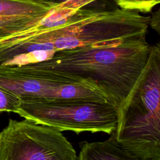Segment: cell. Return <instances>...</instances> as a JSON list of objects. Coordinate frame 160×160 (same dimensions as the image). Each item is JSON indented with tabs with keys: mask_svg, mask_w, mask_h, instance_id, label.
I'll use <instances>...</instances> for the list:
<instances>
[{
	"mask_svg": "<svg viewBox=\"0 0 160 160\" xmlns=\"http://www.w3.org/2000/svg\"><path fill=\"white\" fill-rule=\"evenodd\" d=\"M150 17L134 11L84 7L65 22L48 29L37 26L4 39L0 56L6 63L18 64L28 59L81 48L116 46L146 37Z\"/></svg>",
	"mask_w": 160,
	"mask_h": 160,
	"instance_id": "obj_1",
	"label": "cell"
},
{
	"mask_svg": "<svg viewBox=\"0 0 160 160\" xmlns=\"http://www.w3.org/2000/svg\"><path fill=\"white\" fill-rule=\"evenodd\" d=\"M119 8L137 11L138 12H151L160 0H114Z\"/></svg>",
	"mask_w": 160,
	"mask_h": 160,
	"instance_id": "obj_9",
	"label": "cell"
},
{
	"mask_svg": "<svg viewBox=\"0 0 160 160\" xmlns=\"http://www.w3.org/2000/svg\"><path fill=\"white\" fill-rule=\"evenodd\" d=\"M149 26L155 29L158 33H159V11H156L150 18Z\"/></svg>",
	"mask_w": 160,
	"mask_h": 160,
	"instance_id": "obj_12",
	"label": "cell"
},
{
	"mask_svg": "<svg viewBox=\"0 0 160 160\" xmlns=\"http://www.w3.org/2000/svg\"><path fill=\"white\" fill-rule=\"evenodd\" d=\"M53 8L24 0H0V41L38 25Z\"/></svg>",
	"mask_w": 160,
	"mask_h": 160,
	"instance_id": "obj_7",
	"label": "cell"
},
{
	"mask_svg": "<svg viewBox=\"0 0 160 160\" xmlns=\"http://www.w3.org/2000/svg\"><path fill=\"white\" fill-rule=\"evenodd\" d=\"M78 160H142L119 146L114 132L102 141H82Z\"/></svg>",
	"mask_w": 160,
	"mask_h": 160,
	"instance_id": "obj_8",
	"label": "cell"
},
{
	"mask_svg": "<svg viewBox=\"0 0 160 160\" xmlns=\"http://www.w3.org/2000/svg\"><path fill=\"white\" fill-rule=\"evenodd\" d=\"M152 46L146 37H142L116 46L59 51L47 61L32 64L86 81L119 109L129 101L144 79Z\"/></svg>",
	"mask_w": 160,
	"mask_h": 160,
	"instance_id": "obj_2",
	"label": "cell"
},
{
	"mask_svg": "<svg viewBox=\"0 0 160 160\" xmlns=\"http://www.w3.org/2000/svg\"><path fill=\"white\" fill-rule=\"evenodd\" d=\"M32 3L40 4L45 6H48L51 8L55 7L59 4H61L68 0H24Z\"/></svg>",
	"mask_w": 160,
	"mask_h": 160,
	"instance_id": "obj_11",
	"label": "cell"
},
{
	"mask_svg": "<svg viewBox=\"0 0 160 160\" xmlns=\"http://www.w3.org/2000/svg\"><path fill=\"white\" fill-rule=\"evenodd\" d=\"M0 160H78V155L57 129L10 119L0 132Z\"/></svg>",
	"mask_w": 160,
	"mask_h": 160,
	"instance_id": "obj_6",
	"label": "cell"
},
{
	"mask_svg": "<svg viewBox=\"0 0 160 160\" xmlns=\"http://www.w3.org/2000/svg\"><path fill=\"white\" fill-rule=\"evenodd\" d=\"M18 114L60 131L102 132L116 128L119 109L108 102L87 99H21Z\"/></svg>",
	"mask_w": 160,
	"mask_h": 160,
	"instance_id": "obj_4",
	"label": "cell"
},
{
	"mask_svg": "<svg viewBox=\"0 0 160 160\" xmlns=\"http://www.w3.org/2000/svg\"><path fill=\"white\" fill-rule=\"evenodd\" d=\"M114 135L122 148L142 160H160V46H152L146 74L119 109Z\"/></svg>",
	"mask_w": 160,
	"mask_h": 160,
	"instance_id": "obj_3",
	"label": "cell"
},
{
	"mask_svg": "<svg viewBox=\"0 0 160 160\" xmlns=\"http://www.w3.org/2000/svg\"><path fill=\"white\" fill-rule=\"evenodd\" d=\"M0 87L21 99H87L101 101L95 87L71 75L32 64L0 66Z\"/></svg>",
	"mask_w": 160,
	"mask_h": 160,
	"instance_id": "obj_5",
	"label": "cell"
},
{
	"mask_svg": "<svg viewBox=\"0 0 160 160\" xmlns=\"http://www.w3.org/2000/svg\"><path fill=\"white\" fill-rule=\"evenodd\" d=\"M21 100L16 94L0 87V112L17 113Z\"/></svg>",
	"mask_w": 160,
	"mask_h": 160,
	"instance_id": "obj_10",
	"label": "cell"
}]
</instances>
